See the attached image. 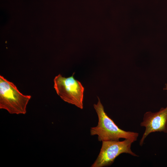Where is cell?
Listing matches in <instances>:
<instances>
[{"label": "cell", "instance_id": "cell-1", "mask_svg": "<svg viewBox=\"0 0 167 167\" xmlns=\"http://www.w3.org/2000/svg\"><path fill=\"white\" fill-rule=\"evenodd\" d=\"M93 106L98 117L97 125L91 127L90 135H97L99 141H119L121 138L131 139L136 141L139 133L124 131L119 128L105 112L99 98Z\"/></svg>", "mask_w": 167, "mask_h": 167}, {"label": "cell", "instance_id": "cell-2", "mask_svg": "<svg viewBox=\"0 0 167 167\" xmlns=\"http://www.w3.org/2000/svg\"><path fill=\"white\" fill-rule=\"evenodd\" d=\"M30 95L23 94L16 86L0 75V109L10 114H25Z\"/></svg>", "mask_w": 167, "mask_h": 167}, {"label": "cell", "instance_id": "cell-3", "mask_svg": "<svg viewBox=\"0 0 167 167\" xmlns=\"http://www.w3.org/2000/svg\"><path fill=\"white\" fill-rule=\"evenodd\" d=\"M68 77L59 74L54 79V88L57 94L64 101L82 109L84 88L74 77Z\"/></svg>", "mask_w": 167, "mask_h": 167}, {"label": "cell", "instance_id": "cell-4", "mask_svg": "<svg viewBox=\"0 0 167 167\" xmlns=\"http://www.w3.org/2000/svg\"><path fill=\"white\" fill-rule=\"evenodd\" d=\"M135 141L125 139L122 141H109L102 142L99 153L91 167H104L111 165L115 158L120 154L127 153L135 156L138 155L131 149L132 143Z\"/></svg>", "mask_w": 167, "mask_h": 167}, {"label": "cell", "instance_id": "cell-5", "mask_svg": "<svg viewBox=\"0 0 167 167\" xmlns=\"http://www.w3.org/2000/svg\"><path fill=\"white\" fill-rule=\"evenodd\" d=\"M140 125L145 127L139 142L140 146L143 145L144 140L151 133L158 132L167 133V106L161 108L156 112H146Z\"/></svg>", "mask_w": 167, "mask_h": 167}, {"label": "cell", "instance_id": "cell-6", "mask_svg": "<svg viewBox=\"0 0 167 167\" xmlns=\"http://www.w3.org/2000/svg\"><path fill=\"white\" fill-rule=\"evenodd\" d=\"M164 90H166L167 92V84H165V87L164 88Z\"/></svg>", "mask_w": 167, "mask_h": 167}]
</instances>
